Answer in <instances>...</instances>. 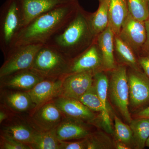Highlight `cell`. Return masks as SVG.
Here are the masks:
<instances>
[{"label": "cell", "instance_id": "obj_1", "mask_svg": "<svg viewBox=\"0 0 149 149\" xmlns=\"http://www.w3.org/2000/svg\"><path fill=\"white\" fill-rule=\"evenodd\" d=\"M81 6L74 0L37 17L22 29L15 46L45 45L66 27Z\"/></svg>", "mask_w": 149, "mask_h": 149}, {"label": "cell", "instance_id": "obj_2", "mask_svg": "<svg viewBox=\"0 0 149 149\" xmlns=\"http://www.w3.org/2000/svg\"><path fill=\"white\" fill-rule=\"evenodd\" d=\"M89 13L80 7L66 27L45 45L54 48L70 60L82 53L96 39L90 25Z\"/></svg>", "mask_w": 149, "mask_h": 149}, {"label": "cell", "instance_id": "obj_3", "mask_svg": "<svg viewBox=\"0 0 149 149\" xmlns=\"http://www.w3.org/2000/svg\"><path fill=\"white\" fill-rule=\"evenodd\" d=\"M24 27L17 0H6L0 9V49L4 57L15 46Z\"/></svg>", "mask_w": 149, "mask_h": 149}, {"label": "cell", "instance_id": "obj_4", "mask_svg": "<svg viewBox=\"0 0 149 149\" xmlns=\"http://www.w3.org/2000/svg\"><path fill=\"white\" fill-rule=\"evenodd\" d=\"M71 60L54 48L43 45L30 69L44 79L61 78L69 74Z\"/></svg>", "mask_w": 149, "mask_h": 149}, {"label": "cell", "instance_id": "obj_5", "mask_svg": "<svg viewBox=\"0 0 149 149\" xmlns=\"http://www.w3.org/2000/svg\"><path fill=\"white\" fill-rule=\"evenodd\" d=\"M110 75L108 94L112 103L129 124L132 120L129 111V88L127 67L123 65L109 71Z\"/></svg>", "mask_w": 149, "mask_h": 149}, {"label": "cell", "instance_id": "obj_6", "mask_svg": "<svg viewBox=\"0 0 149 149\" xmlns=\"http://www.w3.org/2000/svg\"><path fill=\"white\" fill-rule=\"evenodd\" d=\"M42 45H25L14 47L4 57L0 68V78L22 70L30 69Z\"/></svg>", "mask_w": 149, "mask_h": 149}, {"label": "cell", "instance_id": "obj_7", "mask_svg": "<svg viewBox=\"0 0 149 149\" xmlns=\"http://www.w3.org/2000/svg\"><path fill=\"white\" fill-rule=\"evenodd\" d=\"M27 116L13 113L8 119L1 123V133L29 146L39 131L31 125Z\"/></svg>", "mask_w": 149, "mask_h": 149}, {"label": "cell", "instance_id": "obj_8", "mask_svg": "<svg viewBox=\"0 0 149 149\" xmlns=\"http://www.w3.org/2000/svg\"><path fill=\"white\" fill-rule=\"evenodd\" d=\"M27 117L31 125L39 132L53 130L65 118L52 100L35 109Z\"/></svg>", "mask_w": 149, "mask_h": 149}, {"label": "cell", "instance_id": "obj_9", "mask_svg": "<svg viewBox=\"0 0 149 149\" xmlns=\"http://www.w3.org/2000/svg\"><path fill=\"white\" fill-rule=\"evenodd\" d=\"M129 106L140 109L149 103V77L142 70H128Z\"/></svg>", "mask_w": 149, "mask_h": 149}, {"label": "cell", "instance_id": "obj_10", "mask_svg": "<svg viewBox=\"0 0 149 149\" xmlns=\"http://www.w3.org/2000/svg\"><path fill=\"white\" fill-rule=\"evenodd\" d=\"M118 36L132 49L138 57L141 55L146 40L145 21L134 18L129 12Z\"/></svg>", "mask_w": 149, "mask_h": 149}, {"label": "cell", "instance_id": "obj_11", "mask_svg": "<svg viewBox=\"0 0 149 149\" xmlns=\"http://www.w3.org/2000/svg\"><path fill=\"white\" fill-rule=\"evenodd\" d=\"M96 40V39H95ZM104 71L102 58L95 40L86 50L70 61L69 74Z\"/></svg>", "mask_w": 149, "mask_h": 149}, {"label": "cell", "instance_id": "obj_12", "mask_svg": "<svg viewBox=\"0 0 149 149\" xmlns=\"http://www.w3.org/2000/svg\"><path fill=\"white\" fill-rule=\"evenodd\" d=\"M1 104L12 112L28 115L36 108L28 92L1 89Z\"/></svg>", "mask_w": 149, "mask_h": 149}, {"label": "cell", "instance_id": "obj_13", "mask_svg": "<svg viewBox=\"0 0 149 149\" xmlns=\"http://www.w3.org/2000/svg\"><path fill=\"white\" fill-rule=\"evenodd\" d=\"M94 74L91 72L67 74L63 78L60 96L79 100L93 85Z\"/></svg>", "mask_w": 149, "mask_h": 149}, {"label": "cell", "instance_id": "obj_14", "mask_svg": "<svg viewBox=\"0 0 149 149\" xmlns=\"http://www.w3.org/2000/svg\"><path fill=\"white\" fill-rule=\"evenodd\" d=\"M31 69L19 70L0 78L1 89L28 92L44 80Z\"/></svg>", "mask_w": 149, "mask_h": 149}, {"label": "cell", "instance_id": "obj_15", "mask_svg": "<svg viewBox=\"0 0 149 149\" xmlns=\"http://www.w3.org/2000/svg\"><path fill=\"white\" fill-rule=\"evenodd\" d=\"M52 101L61 111L65 117L92 123L95 119V115L84 104L76 99L58 96Z\"/></svg>", "mask_w": 149, "mask_h": 149}, {"label": "cell", "instance_id": "obj_16", "mask_svg": "<svg viewBox=\"0 0 149 149\" xmlns=\"http://www.w3.org/2000/svg\"><path fill=\"white\" fill-rule=\"evenodd\" d=\"M73 1L74 0H17L23 18L24 27L42 14Z\"/></svg>", "mask_w": 149, "mask_h": 149}, {"label": "cell", "instance_id": "obj_17", "mask_svg": "<svg viewBox=\"0 0 149 149\" xmlns=\"http://www.w3.org/2000/svg\"><path fill=\"white\" fill-rule=\"evenodd\" d=\"M64 77L45 79L28 91L36 108L61 95Z\"/></svg>", "mask_w": 149, "mask_h": 149}, {"label": "cell", "instance_id": "obj_18", "mask_svg": "<svg viewBox=\"0 0 149 149\" xmlns=\"http://www.w3.org/2000/svg\"><path fill=\"white\" fill-rule=\"evenodd\" d=\"M56 137L60 141L80 140L92 134L86 122L65 117L54 129Z\"/></svg>", "mask_w": 149, "mask_h": 149}, {"label": "cell", "instance_id": "obj_19", "mask_svg": "<svg viewBox=\"0 0 149 149\" xmlns=\"http://www.w3.org/2000/svg\"><path fill=\"white\" fill-rule=\"evenodd\" d=\"M114 37V33L108 26L96 38V43L102 54L104 71H111L117 65L115 57Z\"/></svg>", "mask_w": 149, "mask_h": 149}, {"label": "cell", "instance_id": "obj_20", "mask_svg": "<svg viewBox=\"0 0 149 149\" xmlns=\"http://www.w3.org/2000/svg\"><path fill=\"white\" fill-rule=\"evenodd\" d=\"M109 83V79L105 73V71H100L94 74L93 84L102 107V111L101 112L102 124L108 133H111L112 128L107 105Z\"/></svg>", "mask_w": 149, "mask_h": 149}, {"label": "cell", "instance_id": "obj_21", "mask_svg": "<svg viewBox=\"0 0 149 149\" xmlns=\"http://www.w3.org/2000/svg\"><path fill=\"white\" fill-rule=\"evenodd\" d=\"M129 10L126 0H111L109 8L108 26L115 35H119Z\"/></svg>", "mask_w": 149, "mask_h": 149}, {"label": "cell", "instance_id": "obj_22", "mask_svg": "<svg viewBox=\"0 0 149 149\" xmlns=\"http://www.w3.org/2000/svg\"><path fill=\"white\" fill-rule=\"evenodd\" d=\"M114 54L119 64L136 70H142L138 60V57L134 52L118 35H115Z\"/></svg>", "mask_w": 149, "mask_h": 149}, {"label": "cell", "instance_id": "obj_23", "mask_svg": "<svg viewBox=\"0 0 149 149\" xmlns=\"http://www.w3.org/2000/svg\"><path fill=\"white\" fill-rule=\"evenodd\" d=\"M111 0H102L95 12L89 13V22L95 38L108 26L109 8Z\"/></svg>", "mask_w": 149, "mask_h": 149}, {"label": "cell", "instance_id": "obj_24", "mask_svg": "<svg viewBox=\"0 0 149 149\" xmlns=\"http://www.w3.org/2000/svg\"><path fill=\"white\" fill-rule=\"evenodd\" d=\"M129 124L133 132V146L136 149H143L149 137V118L132 119Z\"/></svg>", "mask_w": 149, "mask_h": 149}, {"label": "cell", "instance_id": "obj_25", "mask_svg": "<svg viewBox=\"0 0 149 149\" xmlns=\"http://www.w3.org/2000/svg\"><path fill=\"white\" fill-rule=\"evenodd\" d=\"M31 149H61V142L57 139L54 129L46 132H39L32 143Z\"/></svg>", "mask_w": 149, "mask_h": 149}, {"label": "cell", "instance_id": "obj_26", "mask_svg": "<svg viewBox=\"0 0 149 149\" xmlns=\"http://www.w3.org/2000/svg\"><path fill=\"white\" fill-rule=\"evenodd\" d=\"M129 13L134 18L145 21L149 18V0H126Z\"/></svg>", "mask_w": 149, "mask_h": 149}, {"label": "cell", "instance_id": "obj_27", "mask_svg": "<svg viewBox=\"0 0 149 149\" xmlns=\"http://www.w3.org/2000/svg\"><path fill=\"white\" fill-rule=\"evenodd\" d=\"M114 128L115 133L118 141L126 144L130 148L131 145L133 146V132L130 125H126L115 116Z\"/></svg>", "mask_w": 149, "mask_h": 149}, {"label": "cell", "instance_id": "obj_28", "mask_svg": "<svg viewBox=\"0 0 149 149\" xmlns=\"http://www.w3.org/2000/svg\"><path fill=\"white\" fill-rule=\"evenodd\" d=\"M78 100L93 111L101 113L102 111L101 102L94 84L80 97Z\"/></svg>", "mask_w": 149, "mask_h": 149}, {"label": "cell", "instance_id": "obj_29", "mask_svg": "<svg viewBox=\"0 0 149 149\" xmlns=\"http://www.w3.org/2000/svg\"><path fill=\"white\" fill-rule=\"evenodd\" d=\"M0 149H31L29 145L17 141L1 133L0 135Z\"/></svg>", "mask_w": 149, "mask_h": 149}, {"label": "cell", "instance_id": "obj_30", "mask_svg": "<svg viewBox=\"0 0 149 149\" xmlns=\"http://www.w3.org/2000/svg\"><path fill=\"white\" fill-rule=\"evenodd\" d=\"M61 142V149H87V138L78 141H65Z\"/></svg>", "mask_w": 149, "mask_h": 149}, {"label": "cell", "instance_id": "obj_31", "mask_svg": "<svg viewBox=\"0 0 149 149\" xmlns=\"http://www.w3.org/2000/svg\"><path fill=\"white\" fill-rule=\"evenodd\" d=\"M140 66L145 74L149 77V54H144L138 57Z\"/></svg>", "mask_w": 149, "mask_h": 149}, {"label": "cell", "instance_id": "obj_32", "mask_svg": "<svg viewBox=\"0 0 149 149\" xmlns=\"http://www.w3.org/2000/svg\"><path fill=\"white\" fill-rule=\"evenodd\" d=\"M13 113L6 107L1 104L0 108V124L2 123L10 117L11 115Z\"/></svg>", "mask_w": 149, "mask_h": 149}, {"label": "cell", "instance_id": "obj_33", "mask_svg": "<svg viewBox=\"0 0 149 149\" xmlns=\"http://www.w3.org/2000/svg\"><path fill=\"white\" fill-rule=\"evenodd\" d=\"M145 24L147 31L146 40L142 49L140 55L144 54H149V18L145 21Z\"/></svg>", "mask_w": 149, "mask_h": 149}, {"label": "cell", "instance_id": "obj_34", "mask_svg": "<svg viewBox=\"0 0 149 149\" xmlns=\"http://www.w3.org/2000/svg\"><path fill=\"white\" fill-rule=\"evenodd\" d=\"M136 117L137 118H149V106L137 113Z\"/></svg>", "mask_w": 149, "mask_h": 149}, {"label": "cell", "instance_id": "obj_35", "mask_svg": "<svg viewBox=\"0 0 149 149\" xmlns=\"http://www.w3.org/2000/svg\"><path fill=\"white\" fill-rule=\"evenodd\" d=\"M115 147L116 149H129L130 147H128L126 144L123 143L122 142L118 141L115 144Z\"/></svg>", "mask_w": 149, "mask_h": 149}, {"label": "cell", "instance_id": "obj_36", "mask_svg": "<svg viewBox=\"0 0 149 149\" xmlns=\"http://www.w3.org/2000/svg\"><path fill=\"white\" fill-rule=\"evenodd\" d=\"M146 146L147 147H149V137L148 139H147L146 142Z\"/></svg>", "mask_w": 149, "mask_h": 149}, {"label": "cell", "instance_id": "obj_37", "mask_svg": "<svg viewBox=\"0 0 149 149\" xmlns=\"http://www.w3.org/2000/svg\"><path fill=\"white\" fill-rule=\"evenodd\" d=\"M148 11H149V0L148 2Z\"/></svg>", "mask_w": 149, "mask_h": 149}, {"label": "cell", "instance_id": "obj_38", "mask_svg": "<svg viewBox=\"0 0 149 149\" xmlns=\"http://www.w3.org/2000/svg\"><path fill=\"white\" fill-rule=\"evenodd\" d=\"M98 1H99V2H100L102 0H98Z\"/></svg>", "mask_w": 149, "mask_h": 149}]
</instances>
